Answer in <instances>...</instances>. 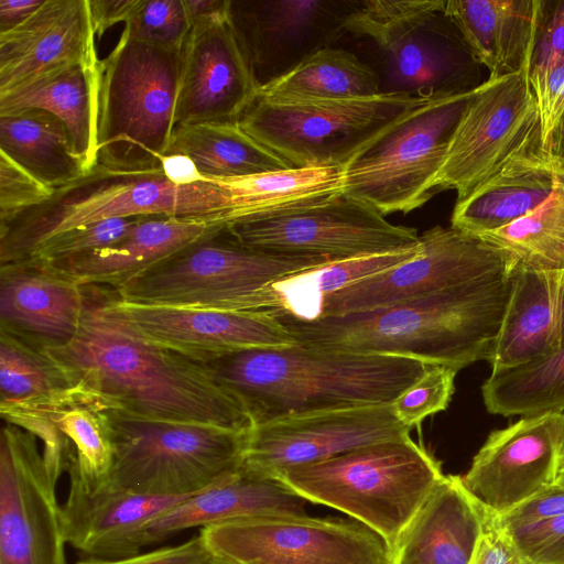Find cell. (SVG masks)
I'll list each match as a JSON object with an SVG mask.
<instances>
[{
    "label": "cell",
    "mask_w": 564,
    "mask_h": 564,
    "mask_svg": "<svg viewBox=\"0 0 564 564\" xmlns=\"http://www.w3.org/2000/svg\"><path fill=\"white\" fill-rule=\"evenodd\" d=\"M84 288L77 334L68 344L46 349L74 386L143 417L251 430L243 404L202 364L140 334L117 306L115 290Z\"/></svg>",
    "instance_id": "obj_1"
},
{
    "label": "cell",
    "mask_w": 564,
    "mask_h": 564,
    "mask_svg": "<svg viewBox=\"0 0 564 564\" xmlns=\"http://www.w3.org/2000/svg\"><path fill=\"white\" fill-rule=\"evenodd\" d=\"M513 268V267H512ZM511 271L403 303L344 315L275 318L295 343L413 358L457 369L489 360L506 315Z\"/></svg>",
    "instance_id": "obj_2"
},
{
    "label": "cell",
    "mask_w": 564,
    "mask_h": 564,
    "mask_svg": "<svg viewBox=\"0 0 564 564\" xmlns=\"http://www.w3.org/2000/svg\"><path fill=\"white\" fill-rule=\"evenodd\" d=\"M202 365L258 425L300 414L392 403L432 364L295 343L240 350Z\"/></svg>",
    "instance_id": "obj_3"
},
{
    "label": "cell",
    "mask_w": 564,
    "mask_h": 564,
    "mask_svg": "<svg viewBox=\"0 0 564 564\" xmlns=\"http://www.w3.org/2000/svg\"><path fill=\"white\" fill-rule=\"evenodd\" d=\"M162 215L228 225L243 217L221 181L176 185L162 169L119 170L96 164L54 189L46 202L0 223V264L31 257L54 237L109 218Z\"/></svg>",
    "instance_id": "obj_4"
},
{
    "label": "cell",
    "mask_w": 564,
    "mask_h": 564,
    "mask_svg": "<svg viewBox=\"0 0 564 564\" xmlns=\"http://www.w3.org/2000/svg\"><path fill=\"white\" fill-rule=\"evenodd\" d=\"M346 35L368 40L381 94L438 99L477 89L482 65L445 0H360Z\"/></svg>",
    "instance_id": "obj_5"
},
{
    "label": "cell",
    "mask_w": 564,
    "mask_h": 564,
    "mask_svg": "<svg viewBox=\"0 0 564 564\" xmlns=\"http://www.w3.org/2000/svg\"><path fill=\"white\" fill-rule=\"evenodd\" d=\"M443 476L441 463L408 436L276 477L308 502L337 509L366 525L390 549Z\"/></svg>",
    "instance_id": "obj_6"
},
{
    "label": "cell",
    "mask_w": 564,
    "mask_h": 564,
    "mask_svg": "<svg viewBox=\"0 0 564 564\" xmlns=\"http://www.w3.org/2000/svg\"><path fill=\"white\" fill-rule=\"evenodd\" d=\"M182 52L121 32L100 61L97 164L119 170L161 167L175 129Z\"/></svg>",
    "instance_id": "obj_7"
},
{
    "label": "cell",
    "mask_w": 564,
    "mask_h": 564,
    "mask_svg": "<svg viewBox=\"0 0 564 564\" xmlns=\"http://www.w3.org/2000/svg\"><path fill=\"white\" fill-rule=\"evenodd\" d=\"M112 464L94 487L163 498H186L236 473L248 432L139 416L111 406Z\"/></svg>",
    "instance_id": "obj_8"
},
{
    "label": "cell",
    "mask_w": 564,
    "mask_h": 564,
    "mask_svg": "<svg viewBox=\"0 0 564 564\" xmlns=\"http://www.w3.org/2000/svg\"><path fill=\"white\" fill-rule=\"evenodd\" d=\"M474 91L410 109L341 166L343 192L384 216L426 204Z\"/></svg>",
    "instance_id": "obj_9"
},
{
    "label": "cell",
    "mask_w": 564,
    "mask_h": 564,
    "mask_svg": "<svg viewBox=\"0 0 564 564\" xmlns=\"http://www.w3.org/2000/svg\"><path fill=\"white\" fill-rule=\"evenodd\" d=\"M332 262L276 253L239 242L227 225L213 230L116 291L135 303L230 311L242 299L284 276Z\"/></svg>",
    "instance_id": "obj_10"
},
{
    "label": "cell",
    "mask_w": 564,
    "mask_h": 564,
    "mask_svg": "<svg viewBox=\"0 0 564 564\" xmlns=\"http://www.w3.org/2000/svg\"><path fill=\"white\" fill-rule=\"evenodd\" d=\"M427 100L402 94L273 102L258 96L239 127L292 167L343 166L410 109Z\"/></svg>",
    "instance_id": "obj_11"
},
{
    "label": "cell",
    "mask_w": 564,
    "mask_h": 564,
    "mask_svg": "<svg viewBox=\"0 0 564 564\" xmlns=\"http://www.w3.org/2000/svg\"><path fill=\"white\" fill-rule=\"evenodd\" d=\"M239 242L271 252L332 262L416 248L414 228L394 225L371 205L344 192L317 202L242 218L227 225Z\"/></svg>",
    "instance_id": "obj_12"
},
{
    "label": "cell",
    "mask_w": 564,
    "mask_h": 564,
    "mask_svg": "<svg viewBox=\"0 0 564 564\" xmlns=\"http://www.w3.org/2000/svg\"><path fill=\"white\" fill-rule=\"evenodd\" d=\"M514 263L484 238L435 226L420 235L413 258L352 283L321 302L316 317L386 307L508 274Z\"/></svg>",
    "instance_id": "obj_13"
},
{
    "label": "cell",
    "mask_w": 564,
    "mask_h": 564,
    "mask_svg": "<svg viewBox=\"0 0 564 564\" xmlns=\"http://www.w3.org/2000/svg\"><path fill=\"white\" fill-rule=\"evenodd\" d=\"M541 138L538 101L528 70L489 78L473 95L434 181L435 194L466 198L510 158Z\"/></svg>",
    "instance_id": "obj_14"
},
{
    "label": "cell",
    "mask_w": 564,
    "mask_h": 564,
    "mask_svg": "<svg viewBox=\"0 0 564 564\" xmlns=\"http://www.w3.org/2000/svg\"><path fill=\"white\" fill-rule=\"evenodd\" d=\"M215 556L236 564H391L387 543L360 522L245 518L202 528Z\"/></svg>",
    "instance_id": "obj_15"
},
{
    "label": "cell",
    "mask_w": 564,
    "mask_h": 564,
    "mask_svg": "<svg viewBox=\"0 0 564 564\" xmlns=\"http://www.w3.org/2000/svg\"><path fill=\"white\" fill-rule=\"evenodd\" d=\"M0 437V564H67L57 480L36 437L4 422Z\"/></svg>",
    "instance_id": "obj_16"
},
{
    "label": "cell",
    "mask_w": 564,
    "mask_h": 564,
    "mask_svg": "<svg viewBox=\"0 0 564 564\" xmlns=\"http://www.w3.org/2000/svg\"><path fill=\"white\" fill-rule=\"evenodd\" d=\"M360 0H228L227 17L259 89L346 35Z\"/></svg>",
    "instance_id": "obj_17"
},
{
    "label": "cell",
    "mask_w": 564,
    "mask_h": 564,
    "mask_svg": "<svg viewBox=\"0 0 564 564\" xmlns=\"http://www.w3.org/2000/svg\"><path fill=\"white\" fill-rule=\"evenodd\" d=\"M563 467L564 412H545L491 432L460 481L486 513L499 517L554 485Z\"/></svg>",
    "instance_id": "obj_18"
},
{
    "label": "cell",
    "mask_w": 564,
    "mask_h": 564,
    "mask_svg": "<svg viewBox=\"0 0 564 564\" xmlns=\"http://www.w3.org/2000/svg\"><path fill=\"white\" fill-rule=\"evenodd\" d=\"M410 431L392 403L288 416L251 427L242 465L278 476L369 444L408 437Z\"/></svg>",
    "instance_id": "obj_19"
},
{
    "label": "cell",
    "mask_w": 564,
    "mask_h": 564,
    "mask_svg": "<svg viewBox=\"0 0 564 564\" xmlns=\"http://www.w3.org/2000/svg\"><path fill=\"white\" fill-rule=\"evenodd\" d=\"M111 406L76 384L47 397L0 404V412L4 422L41 440L45 464L56 480L72 468L88 485L98 486L112 464Z\"/></svg>",
    "instance_id": "obj_20"
},
{
    "label": "cell",
    "mask_w": 564,
    "mask_h": 564,
    "mask_svg": "<svg viewBox=\"0 0 564 564\" xmlns=\"http://www.w3.org/2000/svg\"><path fill=\"white\" fill-rule=\"evenodd\" d=\"M258 96L259 85L228 20L227 9L194 23L182 51L175 128L238 123Z\"/></svg>",
    "instance_id": "obj_21"
},
{
    "label": "cell",
    "mask_w": 564,
    "mask_h": 564,
    "mask_svg": "<svg viewBox=\"0 0 564 564\" xmlns=\"http://www.w3.org/2000/svg\"><path fill=\"white\" fill-rule=\"evenodd\" d=\"M116 304L147 339L199 364L240 350L295 344L280 322L265 315L128 302L117 293Z\"/></svg>",
    "instance_id": "obj_22"
},
{
    "label": "cell",
    "mask_w": 564,
    "mask_h": 564,
    "mask_svg": "<svg viewBox=\"0 0 564 564\" xmlns=\"http://www.w3.org/2000/svg\"><path fill=\"white\" fill-rule=\"evenodd\" d=\"M85 288L40 259L0 264V330L40 349L68 344L77 334Z\"/></svg>",
    "instance_id": "obj_23"
},
{
    "label": "cell",
    "mask_w": 564,
    "mask_h": 564,
    "mask_svg": "<svg viewBox=\"0 0 564 564\" xmlns=\"http://www.w3.org/2000/svg\"><path fill=\"white\" fill-rule=\"evenodd\" d=\"M67 473L69 488L61 506L64 538L89 557L119 558L140 553L144 527L185 499L94 487L74 469Z\"/></svg>",
    "instance_id": "obj_24"
},
{
    "label": "cell",
    "mask_w": 564,
    "mask_h": 564,
    "mask_svg": "<svg viewBox=\"0 0 564 564\" xmlns=\"http://www.w3.org/2000/svg\"><path fill=\"white\" fill-rule=\"evenodd\" d=\"M88 0H45L0 34V95L59 67L97 59Z\"/></svg>",
    "instance_id": "obj_25"
},
{
    "label": "cell",
    "mask_w": 564,
    "mask_h": 564,
    "mask_svg": "<svg viewBox=\"0 0 564 564\" xmlns=\"http://www.w3.org/2000/svg\"><path fill=\"white\" fill-rule=\"evenodd\" d=\"M308 501L281 478L241 467L208 489L185 498L151 522L141 546L191 528L257 517H306Z\"/></svg>",
    "instance_id": "obj_26"
},
{
    "label": "cell",
    "mask_w": 564,
    "mask_h": 564,
    "mask_svg": "<svg viewBox=\"0 0 564 564\" xmlns=\"http://www.w3.org/2000/svg\"><path fill=\"white\" fill-rule=\"evenodd\" d=\"M564 347V271L514 264L491 370L523 365Z\"/></svg>",
    "instance_id": "obj_27"
},
{
    "label": "cell",
    "mask_w": 564,
    "mask_h": 564,
    "mask_svg": "<svg viewBox=\"0 0 564 564\" xmlns=\"http://www.w3.org/2000/svg\"><path fill=\"white\" fill-rule=\"evenodd\" d=\"M486 512L444 475L389 549L391 564H469Z\"/></svg>",
    "instance_id": "obj_28"
},
{
    "label": "cell",
    "mask_w": 564,
    "mask_h": 564,
    "mask_svg": "<svg viewBox=\"0 0 564 564\" xmlns=\"http://www.w3.org/2000/svg\"><path fill=\"white\" fill-rule=\"evenodd\" d=\"M563 167L544 151L541 139L532 142L455 203L451 226L476 236L507 227L549 198Z\"/></svg>",
    "instance_id": "obj_29"
},
{
    "label": "cell",
    "mask_w": 564,
    "mask_h": 564,
    "mask_svg": "<svg viewBox=\"0 0 564 564\" xmlns=\"http://www.w3.org/2000/svg\"><path fill=\"white\" fill-rule=\"evenodd\" d=\"M223 224L172 216H143L118 242L51 264L80 285L119 290ZM50 264V263H48Z\"/></svg>",
    "instance_id": "obj_30"
},
{
    "label": "cell",
    "mask_w": 564,
    "mask_h": 564,
    "mask_svg": "<svg viewBox=\"0 0 564 564\" xmlns=\"http://www.w3.org/2000/svg\"><path fill=\"white\" fill-rule=\"evenodd\" d=\"M100 61L69 64L0 95V115L42 109L66 126L85 172L97 164Z\"/></svg>",
    "instance_id": "obj_31"
},
{
    "label": "cell",
    "mask_w": 564,
    "mask_h": 564,
    "mask_svg": "<svg viewBox=\"0 0 564 564\" xmlns=\"http://www.w3.org/2000/svg\"><path fill=\"white\" fill-rule=\"evenodd\" d=\"M445 12L489 78L528 70L536 0H446Z\"/></svg>",
    "instance_id": "obj_32"
},
{
    "label": "cell",
    "mask_w": 564,
    "mask_h": 564,
    "mask_svg": "<svg viewBox=\"0 0 564 564\" xmlns=\"http://www.w3.org/2000/svg\"><path fill=\"white\" fill-rule=\"evenodd\" d=\"M420 251L416 248L328 262L280 279L238 302L232 310L272 318L290 316L299 319L316 317L326 296L369 276L387 271Z\"/></svg>",
    "instance_id": "obj_33"
},
{
    "label": "cell",
    "mask_w": 564,
    "mask_h": 564,
    "mask_svg": "<svg viewBox=\"0 0 564 564\" xmlns=\"http://www.w3.org/2000/svg\"><path fill=\"white\" fill-rule=\"evenodd\" d=\"M0 151L54 189L86 173L66 126L46 110L0 115Z\"/></svg>",
    "instance_id": "obj_34"
},
{
    "label": "cell",
    "mask_w": 564,
    "mask_h": 564,
    "mask_svg": "<svg viewBox=\"0 0 564 564\" xmlns=\"http://www.w3.org/2000/svg\"><path fill=\"white\" fill-rule=\"evenodd\" d=\"M185 154L207 180H227L292 166L238 123L180 126L165 154ZM164 154V155H165Z\"/></svg>",
    "instance_id": "obj_35"
},
{
    "label": "cell",
    "mask_w": 564,
    "mask_h": 564,
    "mask_svg": "<svg viewBox=\"0 0 564 564\" xmlns=\"http://www.w3.org/2000/svg\"><path fill=\"white\" fill-rule=\"evenodd\" d=\"M379 94L376 70L355 53L335 46L317 51L259 89V97L273 102L351 99Z\"/></svg>",
    "instance_id": "obj_36"
},
{
    "label": "cell",
    "mask_w": 564,
    "mask_h": 564,
    "mask_svg": "<svg viewBox=\"0 0 564 564\" xmlns=\"http://www.w3.org/2000/svg\"><path fill=\"white\" fill-rule=\"evenodd\" d=\"M481 393L491 414L564 412V347L523 365L491 370Z\"/></svg>",
    "instance_id": "obj_37"
},
{
    "label": "cell",
    "mask_w": 564,
    "mask_h": 564,
    "mask_svg": "<svg viewBox=\"0 0 564 564\" xmlns=\"http://www.w3.org/2000/svg\"><path fill=\"white\" fill-rule=\"evenodd\" d=\"M479 237L507 253L517 265L564 271V167L552 194L534 212Z\"/></svg>",
    "instance_id": "obj_38"
},
{
    "label": "cell",
    "mask_w": 564,
    "mask_h": 564,
    "mask_svg": "<svg viewBox=\"0 0 564 564\" xmlns=\"http://www.w3.org/2000/svg\"><path fill=\"white\" fill-rule=\"evenodd\" d=\"M73 386L46 350L0 330V404L47 397Z\"/></svg>",
    "instance_id": "obj_39"
},
{
    "label": "cell",
    "mask_w": 564,
    "mask_h": 564,
    "mask_svg": "<svg viewBox=\"0 0 564 564\" xmlns=\"http://www.w3.org/2000/svg\"><path fill=\"white\" fill-rule=\"evenodd\" d=\"M124 30L134 39L182 52L192 29L184 0H137Z\"/></svg>",
    "instance_id": "obj_40"
},
{
    "label": "cell",
    "mask_w": 564,
    "mask_h": 564,
    "mask_svg": "<svg viewBox=\"0 0 564 564\" xmlns=\"http://www.w3.org/2000/svg\"><path fill=\"white\" fill-rule=\"evenodd\" d=\"M564 62V0H536L528 76L540 98L550 74Z\"/></svg>",
    "instance_id": "obj_41"
},
{
    "label": "cell",
    "mask_w": 564,
    "mask_h": 564,
    "mask_svg": "<svg viewBox=\"0 0 564 564\" xmlns=\"http://www.w3.org/2000/svg\"><path fill=\"white\" fill-rule=\"evenodd\" d=\"M142 217L109 218L77 227L48 240L28 259L55 264L104 249L122 239Z\"/></svg>",
    "instance_id": "obj_42"
},
{
    "label": "cell",
    "mask_w": 564,
    "mask_h": 564,
    "mask_svg": "<svg viewBox=\"0 0 564 564\" xmlns=\"http://www.w3.org/2000/svg\"><path fill=\"white\" fill-rule=\"evenodd\" d=\"M459 369L446 365H430L425 372L393 402L398 420L412 429L433 414L447 409Z\"/></svg>",
    "instance_id": "obj_43"
},
{
    "label": "cell",
    "mask_w": 564,
    "mask_h": 564,
    "mask_svg": "<svg viewBox=\"0 0 564 564\" xmlns=\"http://www.w3.org/2000/svg\"><path fill=\"white\" fill-rule=\"evenodd\" d=\"M54 188L43 184L0 151V223L52 197Z\"/></svg>",
    "instance_id": "obj_44"
},
{
    "label": "cell",
    "mask_w": 564,
    "mask_h": 564,
    "mask_svg": "<svg viewBox=\"0 0 564 564\" xmlns=\"http://www.w3.org/2000/svg\"><path fill=\"white\" fill-rule=\"evenodd\" d=\"M506 532L523 561L564 564V514Z\"/></svg>",
    "instance_id": "obj_45"
},
{
    "label": "cell",
    "mask_w": 564,
    "mask_h": 564,
    "mask_svg": "<svg viewBox=\"0 0 564 564\" xmlns=\"http://www.w3.org/2000/svg\"><path fill=\"white\" fill-rule=\"evenodd\" d=\"M563 514L564 487L554 484L496 519L505 531H511Z\"/></svg>",
    "instance_id": "obj_46"
},
{
    "label": "cell",
    "mask_w": 564,
    "mask_h": 564,
    "mask_svg": "<svg viewBox=\"0 0 564 564\" xmlns=\"http://www.w3.org/2000/svg\"><path fill=\"white\" fill-rule=\"evenodd\" d=\"M213 554L200 534L177 545L119 558L87 557L76 564H205Z\"/></svg>",
    "instance_id": "obj_47"
},
{
    "label": "cell",
    "mask_w": 564,
    "mask_h": 564,
    "mask_svg": "<svg viewBox=\"0 0 564 564\" xmlns=\"http://www.w3.org/2000/svg\"><path fill=\"white\" fill-rule=\"evenodd\" d=\"M522 561L516 545L499 525L496 517L486 513L485 527L469 564H521Z\"/></svg>",
    "instance_id": "obj_48"
},
{
    "label": "cell",
    "mask_w": 564,
    "mask_h": 564,
    "mask_svg": "<svg viewBox=\"0 0 564 564\" xmlns=\"http://www.w3.org/2000/svg\"><path fill=\"white\" fill-rule=\"evenodd\" d=\"M536 101L540 112L543 147L549 133L564 109V62L550 74L544 89Z\"/></svg>",
    "instance_id": "obj_49"
},
{
    "label": "cell",
    "mask_w": 564,
    "mask_h": 564,
    "mask_svg": "<svg viewBox=\"0 0 564 564\" xmlns=\"http://www.w3.org/2000/svg\"><path fill=\"white\" fill-rule=\"evenodd\" d=\"M137 0H88L95 36L119 22H126Z\"/></svg>",
    "instance_id": "obj_50"
},
{
    "label": "cell",
    "mask_w": 564,
    "mask_h": 564,
    "mask_svg": "<svg viewBox=\"0 0 564 564\" xmlns=\"http://www.w3.org/2000/svg\"><path fill=\"white\" fill-rule=\"evenodd\" d=\"M161 169L167 180L176 185H193L208 182L191 158L185 154H165L161 158Z\"/></svg>",
    "instance_id": "obj_51"
},
{
    "label": "cell",
    "mask_w": 564,
    "mask_h": 564,
    "mask_svg": "<svg viewBox=\"0 0 564 564\" xmlns=\"http://www.w3.org/2000/svg\"><path fill=\"white\" fill-rule=\"evenodd\" d=\"M45 0H0V34L30 18Z\"/></svg>",
    "instance_id": "obj_52"
},
{
    "label": "cell",
    "mask_w": 564,
    "mask_h": 564,
    "mask_svg": "<svg viewBox=\"0 0 564 564\" xmlns=\"http://www.w3.org/2000/svg\"><path fill=\"white\" fill-rule=\"evenodd\" d=\"M191 24L212 19L226 11L228 0H184Z\"/></svg>",
    "instance_id": "obj_53"
},
{
    "label": "cell",
    "mask_w": 564,
    "mask_h": 564,
    "mask_svg": "<svg viewBox=\"0 0 564 564\" xmlns=\"http://www.w3.org/2000/svg\"><path fill=\"white\" fill-rule=\"evenodd\" d=\"M543 149L550 158L564 165V109L549 133Z\"/></svg>",
    "instance_id": "obj_54"
},
{
    "label": "cell",
    "mask_w": 564,
    "mask_h": 564,
    "mask_svg": "<svg viewBox=\"0 0 564 564\" xmlns=\"http://www.w3.org/2000/svg\"><path fill=\"white\" fill-rule=\"evenodd\" d=\"M205 564H236V563L213 555L212 558L207 563H205Z\"/></svg>",
    "instance_id": "obj_55"
},
{
    "label": "cell",
    "mask_w": 564,
    "mask_h": 564,
    "mask_svg": "<svg viewBox=\"0 0 564 564\" xmlns=\"http://www.w3.org/2000/svg\"><path fill=\"white\" fill-rule=\"evenodd\" d=\"M555 484L561 486V487H564V467L561 470V473H560Z\"/></svg>",
    "instance_id": "obj_56"
},
{
    "label": "cell",
    "mask_w": 564,
    "mask_h": 564,
    "mask_svg": "<svg viewBox=\"0 0 564 564\" xmlns=\"http://www.w3.org/2000/svg\"><path fill=\"white\" fill-rule=\"evenodd\" d=\"M521 564H533V563L522 561Z\"/></svg>",
    "instance_id": "obj_57"
}]
</instances>
